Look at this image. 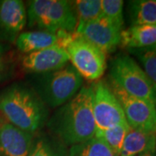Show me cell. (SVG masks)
Instances as JSON below:
<instances>
[{
  "label": "cell",
  "instance_id": "ffe728a7",
  "mask_svg": "<svg viewBox=\"0 0 156 156\" xmlns=\"http://www.w3.org/2000/svg\"><path fill=\"white\" fill-rule=\"evenodd\" d=\"M72 3L77 18V25L101 16V0H77Z\"/></svg>",
  "mask_w": 156,
  "mask_h": 156
},
{
  "label": "cell",
  "instance_id": "ba28073f",
  "mask_svg": "<svg viewBox=\"0 0 156 156\" xmlns=\"http://www.w3.org/2000/svg\"><path fill=\"white\" fill-rule=\"evenodd\" d=\"M92 87L95 134L117 124L127 122L122 105L109 86L103 82H98Z\"/></svg>",
  "mask_w": 156,
  "mask_h": 156
},
{
  "label": "cell",
  "instance_id": "7402d4cb",
  "mask_svg": "<svg viewBox=\"0 0 156 156\" xmlns=\"http://www.w3.org/2000/svg\"><path fill=\"white\" fill-rule=\"evenodd\" d=\"M123 5L122 0H101V16L122 30Z\"/></svg>",
  "mask_w": 156,
  "mask_h": 156
},
{
  "label": "cell",
  "instance_id": "e0dca14e",
  "mask_svg": "<svg viewBox=\"0 0 156 156\" xmlns=\"http://www.w3.org/2000/svg\"><path fill=\"white\" fill-rule=\"evenodd\" d=\"M28 156H69L66 146L52 135L40 134L34 136Z\"/></svg>",
  "mask_w": 156,
  "mask_h": 156
},
{
  "label": "cell",
  "instance_id": "30bf717a",
  "mask_svg": "<svg viewBox=\"0 0 156 156\" xmlns=\"http://www.w3.org/2000/svg\"><path fill=\"white\" fill-rule=\"evenodd\" d=\"M26 23L27 11L23 1H0V42L15 43Z\"/></svg>",
  "mask_w": 156,
  "mask_h": 156
},
{
  "label": "cell",
  "instance_id": "9a60e30c",
  "mask_svg": "<svg viewBox=\"0 0 156 156\" xmlns=\"http://www.w3.org/2000/svg\"><path fill=\"white\" fill-rule=\"evenodd\" d=\"M120 44L129 50L144 49L156 44V25H132L121 32Z\"/></svg>",
  "mask_w": 156,
  "mask_h": 156
},
{
  "label": "cell",
  "instance_id": "ac0fdd59",
  "mask_svg": "<svg viewBox=\"0 0 156 156\" xmlns=\"http://www.w3.org/2000/svg\"><path fill=\"white\" fill-rule=\"evenodd\" d=\"M69 156H115L102 140L94 136L92 139L70 147Z\"/></svg>",
  "mask_w": 156,
  "mask_h": 156
},
{
  "label": "cell",
  "instance_id": "2e32d148",
  "mask_svg": "<svg viewBox=\"0 0 156 156\" xmlns=\"http://www.w3.org/2000/svg\"><path fill=\"white\" fill-rule=\"evenodd\" d=\"M128 14L132 25H156V0L129 1Z\"/></svg>",
  "mask_w": 156,
  "mask_h": 156
},
{
  "label": "cell",
  "instance_id": "d4e9b609",
  "mask_svg": "<svg viewBox=\"0 0 156 156\" xmlns=\"http://www.w3.org/2000/svg\"><path fill=\"white\" fill-rule=\"evenodd\" d=\"M139 156H153V154H140Z\"/></svg>",
  "mask_w": 156,
  "mask_h": 156
},
{
  "label": "cell",
  "instance_id": "5b68a950",
  "mask_svg": "<svg viewBox=\"0 0 156 156\" xmlns=\"http://www.w3.org/2000/svg\"><path fill=\"white\" fill-rule=\"evenodd\" d=\"M110 81L128 95L153 102L156 106V90L144 70L128 55L115 56L110 63Z\"/></svg>",
  "mask_w": 156,
  "mask_h": 156
},
{
  "label": "cell",
  "instance_id": "7a4b0ae2",
  "mask_svg": "<svg viewBox=\"0 0 156 156\" xmlns=\"http://www.w3.org/2000/svg\"><path fill=\"white\" fill-rule=\"evenodd\" d=\"M0 112L17 128L31 134L47 124L49 110L30 86L12 84L0 95Z\"/></svg>",
  "mask_w": 156,
  "mask_h": 156
},
{
  "label": "cell",
  "instance_id": "277c9868",
  "mask_svg": "<svg viewBox=\"0 0 156 156\" xmlns=\"http://www.w3.org/2000/svg\"><path fill=\"white\" fill-rule=\"evenodd\" d=\"M27 21L30 28L52 33L76 31L77 18L72 2L66 0H33L29 2Z\"/></svg>",
  "mask_w": 156,
  "mask_h": 156
},
{
  "label": "cell",
  "instance_id": "44dd1931",
  "mask_svg": "<svg viewBox=\"0 0 156 156\" xmlns=\"http://www.w3.org/2000/svg\"><path fill=\"white\" fill-rule=\"evenodd\" d=\"M141 62L144 72L150 79L156 90V44L144 49L130 50Z\"/></svg>",
  "mask_w": 156,
  "mask_h": 156
},
{
  "label": "cell",
  "instance_id": "603a6c76",
  "mask_svg": "<svg viewBox=\"0 0 156 156\" xmlns=\"http://www.w3.org/2000/svg\"><path fill=\"white\" fill-rule=\"evenodd\" d=\"M11 68L12 66L9 61L6 60V58L0 61V83L5 80L7 77H9L10 74L11 73Z\"/></svg>",
  "mask_w": 156,
  "mask_h": 156
},
{
  "label": "cell",
  "instance_id": "4fadbf2b",
  "mask_svg": "<svg viewBox=\"0 0 156 156\" xmlns=\"http://www.w3.org/2000/svg\"><path fill=\"white\" fill-rule=\"evenodd\" d=\"M34 136L15 127L0 115V156H28Z\"/></svg>",
  "mask_w": 156,
  "mask_h": 156
},
{
  "label": "cell",
  "instance_id": "8992f818",
  "mask_svg": "<svg viewBox=\"0 0 156 156\" xmlns=\"http://www.w3.org/2000/svg\"><path fill=\"white\" fill-rule=\"evenodd\" d=\"M65 50L72 66L83 78L100 79L105 72L106 55L77 34Z\"/></svg>",
  "mask_w": 156,
  "mask_h": 156
},
{
  "label": "cell",
  "instance_id": "8fae6325",
  "mask_svg": "<svg viewBox=\"0 0 156 156\" xmlns=\"http://www.w3.org/2000/svg\"><path fill=\"white\" fill-rule=\"evenodd\" d=\"M69 62V57L66 50L55 46L27 53L23 56L21 65L25 71L36 75L61 69Z\"/></svg>",
  "mask_w": 156,
  "mask_h": 156
},
{
  "label": "cell",
  "instance_id": "d6986e66",
  "mask_svg": "<svg viewBox=\"0 0 156 156\" xmlns=\"http://www.w3.org/2000/svg\"><path fill=\"white\" fill-rule=\"evenodd\" d=\"M129 128L130 127L128 122L121 123L96 133L95 136H97L102 140L108 146V147L115 154V155L120 156L122 148L123 141Z\"/></svg>",
  "mask_w": 156,
  "mask_h": 156
},
{
  "label": "cell",
  "instance_id": "5bb4252c",
  "mask_svg": "<svg viewBox=\"0 0 156 156\" xmlns=\"http://www.w3.org/2000/svg\"><path fill=\"white\" fill-rule=\"evenodd\" d=\"M156 150V133H148L130 128L123 141L120 156L154 154Z\"/></svg>",
  "mask_w": 156,
  "mask_h": 156
},
{
  "label": "cell",
  "instance_id": "9c48e42d",
  "mask_svg": "<svg viewBox=\"0 0 156 156\" xmlns=\"http://www.w3.org/2000/svg\"><path fill=\"white\" fill-rule=\"evenodd\" d=\"M122 30L109 19L101 16L95 20L77 25L76 33L106 55L120 45Z\"/></svg>",
  "mask_w": 156,
  "mask_h": 156
},
{
  "label": "cell",
  "instance_id": "7c38bea8",
  "mask_svg": "<svg viewBox=\"0 0 156 156\" xmlns=\"http://www.w3.org/2000/svg\"><path fill=\"white\" fill-rule=\"evenodd\" d=\"M76 37V31L73 33H52L44 30H36L23 32L18 36L15 43L18 50L27 54L55 46L66 49Z\"/></svg>",
  "mask_w": 156,
  "mask_h": 156
},
{
  "label": "cell",
  "instance_id": "52a82bcc",
  "mask_svg": "<svg viewBox=\"0 0 156 156\" xmlns=\"http://www.w3.org/2000/svg\"><path fill=\"white\" fill-rule=\"evenodd\" d=\"M108 86L122 105L130 128L156 133V106L153 102L128 95L111 81Z\"/></svg>",
  "mask_w": 156,
  "mask_h": 156
},
{
  "label": "cell",
  "instance_id": "6da1fadb",
  "mask_svg": "<svg viewBox=\"0 0 156 156\" xmlns=\"http://www.w3.org/2000/svg\"><path fill=\"white\" fill-rule=\"evenodd\" d=\"M92 99L93 87L86 86L59 107L47 122L51 135L70 147L92 139L95 134Z\"/></svg>",
  "mask_w": 156,
  "mask_h": 156
},
{
  "label": "cell",
  "instance_id": "3957f363",
  "mask_svg": "<svg viewBox=\"0 0 156 156\" xmlns=\"http://www.w3.org/2000/svg\"><path fill=\"white\" fill-rule=\"evenodd\" d=\"M30 87L47 108H58L71 100L83 88V78L73 67L66 64L53 71L31 76Z\"/></svg>",
  "mask_w": 156,
  "mask_h": 156
},
{
  "label": "cell",
  "instance_id": "cb8c5ba5",
  "mask_svg": "<svg viewBox=\"0 0 156 156\" xmlns=\"http://www.w3.org/2000/svg\"><path fill=\"white\" fill-rule=\"evenodd\" d=\"M8 50V47L4 43L0 42V61L4 60L5 58L6 51Z\"/></svg>",
  "mask_w": 156,
  "mask_h": 156
}]
</instances>
